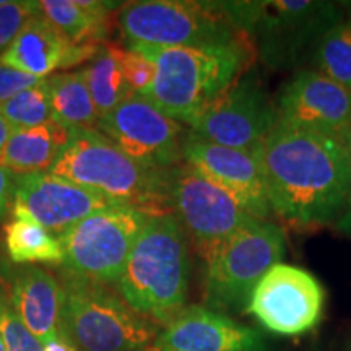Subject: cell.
<instances>
[{"mask_svg":"<svg viewBox=\"0 0 351 351\" xmlns=\"http://www.w3.org/2000/svg\"><path fill=\"white\" fill-rule=\"evenodd\" d=\"M12 306L41 343L62 333L64 288L49 271L25 265L15 271Z\"/></svg>","mask_w":351,"mask_h":351,"instance_id":"obj_18","label":"cell"},{"mask_svg":"<svg viewBox=\"0 0 351 351\" xmlns=\"http://www.w3.org/2000/svg\"><path fill=\"white\" fill-rule=\"evenodd\" d=\"M138 351H163V350H161L160 346H158V345L155 343V345H148V346H145V348L138 350Z\"/></svg>","mask_w":351,"mask_h":351,"instance_id":"obj_35","label":"cell"},{"mask_svg":"<svg viewBox=\"0 0 351 351\" xmlns=\"http://www.w3.org/2000/svg\"><path fill=\"white\" fill-rule=\"evenodd\" d=\"M12 132H13V127L8 124V122L3 119L2 114H0V152H2L3 147H5L8 138H10Z\"/></svg>","mask_w":351,"mask_h":351,"instance_id":"obj_34","label":"cell"},{"mask_svg":"<svg viewBox=\"0 0 351 351\" xmlns=\"http://www.w3.org/2000/svg\"><path fill=\"white\" fill-rule=\"evenodd\" d=\"M189 271L181 223L169 213L160 215L148 219L116 285L135 313L169 324L186 302Z\"/></svg>","mask_w":351,"mask_h":351,"instance_id":"obj_4","label":"cell"},{"mask_svg":"<svg viewBox=\"0 0 351 351\" xmlns=\"http://www.w3.org/2000/svg\"><path fill=\"white\" fill-rule=\"evenodd\" d=\"M0 337L5 351H43L41 341L29 332L3 295H0Z\"/></svg>","mask_w":351,"mask_h":351,"instance_id":"obj_27","label":"cell"},{"mask_svg":"<svg viewBox=\"0 0 351 351\" xmlns=\"http://www.w3.org/2000/svg\"><path fill=\"white\" fill-rule=\"evenodd\" d=\"M52 121L70 130H95L99 116L82 70L47 78Z\"/></svg>","mask_w":351,"mask_h":351,"instance_id":"obj_21","label":"cell"},{"mask_svg":"<svg viewBox=\"0 0 351 351\" xmlns=\"http://www.w3.org/2000/svg\"><path fill=\"white\" fill-rule=\"evenodd\" d=\"M0 351H5V346H3V341H2V337H0Z\"/></svg>","mask_w":351,"mask_h":351,"instance_id":"obj_36","label":"cell"},{"mask_svg":"<svg viewBox=\"0 0 351 351\" xmlns=\"http://www.w3.org/2000/svg\"><path fill=\"white\" fill-rule=\"evenodd\" d=\"M147 57L155 78L143 98L171 119L191 124L252 62L247 41L204 47H161L129 44Z\"/></svg>","mask_w":351,"mask_h":351,"instance_id":"obj_2","label":"cell"},{"mask_svg":"<svg viewBox=\"0 0 351 351\" xmlns=\"http://www.w3.org/2000/svg\"><path fill=\"white\" fill-rule=\"evenodd\" d=\"M345 143H346V150H348V161H350V191H348V200H346L345 212L341 213V217L335 221V228L341 232V234L351 238V122H350L348 134H346L345 137Z\"/></svg>","mask_w":351,"mask_h":351,"instance_id":"obj_31","label":"cell"},{"mask_svg":"<svg viewBox=\"0 0 351 351\" xmlns=\"http://www.w3.org/2000/svg\"><path fill=\"white\" fill-rule=\"evenodd\" d=\"M0 114L13 127V130L54 122L47 78L0 104Z\"/></svg>","mask_w":351,"mask_h":351,"instance_id":"obj_26","label":"cell"},{"mask_svg":"<svg viewBox=\"0 0 351 351\" xmlns=\"http://www.w3.org/2000/svg\"><path fill=\"white\" fill-rule=\"evenodd\" d=\"M72 132L57 122L15 129L0 152V166L13 178L47 173L72 138Z\"/></svg>","mask_w":351,"mask_h":351,"instance_id":"obj_20","label":"cell"},{"mask_svg":"<svg viewBox=\"0 0 351 351\" xmlns=\"http://www.w3.org/2000/svg\"><path fill=\"white\" fill-rule=\"evenodd\" d=\"M245 36L258 44L262 59L270 67L295 62L309 43L337 23L339 10L332 3L309 0H274V2L221 3Z\"/></svg>","mask_w":351,"mask_h":351,"instance_id":"obj_7","label":"cell"},{"mask_svg":"<svg viewBox=\"0 0 351 351\" xmlns=\"http://www.w3.org/2000/svg\"><path fill=\"white\" fill-rule=\"evenodd\" d=\"M43 80H46V78L28 75V73H23L20 70L0 62V104L12 99L13 96L21 93V91L38 85Z\"/></svg>","mask_w":351,"mask_h":351,"instance_id":"obj_30","label":"cell"},{"mask_svg":"<svg viewBox=\"0 0 351 351\" xmlns=\"http://www.w3.org/2000/svg\"><path fill=\"white\" fill-rule=\"evenodd\" d=\"M5 247L15 263H62L60 241L28 218L13 217L5 226Z\"/></svg>","mask_w":351,"mask_h":351,"instance_id":"obj_23","label":"cell"},{"mask_svg":"<svg viewBox=\"0 0 351 351\" xmlns=\"http://www.w3.org/2000/svg\"><path fill=\"white\" fill-rule=\"evenodd\" d=\"M317 72L351 93V20L337 21L317 41Z\"/></svg>","mask_w":351,"mask_h":351,"instance_id":"obj_25","label":"cell"},{"mask_svg":"<svg viewBox=\"0 0 351 351\" xmlns=\"http://www.w3.org/2000/svg\"><path fill=\"white\" fill-rule=\"evenodd\" d=\"M156 345L163 351H267L256 328L200 306L182 309L166 324Z\"/></svg>","mask_w":351,"mask_h":351,"instance_id":"obj_17","label":"cell"},{"mask_svg":"<svg viewBox=\"0 0 351 351\" xmlns=\"http://www.w3.org/2000/svg\"><path fill=\"white\" fill-rule=\"evenodd\" d=\"M41 15L64 34L70 44H95L108 34V16H98L83 8L78 0H43Z\"/></svg>","mask_w":351,"mask_h":351,"instance_id":"obj_24","label":"cell"},{"mask_svg":"<svg viewBox=\"0 0 351 351\" xmlns=\"http://www.w3.org/2000/svg\"><path fill=\"white\" fill-rule=\"evenodd\" d=\"M169 204L202 257L258 219L187 163L169 171Z\"/></svg>","mask_w":351,"mask_h":351,"instance_id":"obj_11","label":"cell"},{"mask_svg":"<svg viewBox=\"0 0 351 351\" xmlns=\"http://www.w3.org/2000/svg\"><path fill=\"white\" fill-rule=\"evenodd\" d=\"M182 156L187 165L226 191L252 217H270V200L256 156L192 137L184 138Z\"/></svg>","mask_w":351,"mask_h":351,"instance_id":"obj_16","label":"cell"},{"mask_svg":"<svg viewBox=\"0 0 351 351\" xmlns=\"http://www.w3.org/2000/svg\"><path fill=\"white\" fill-rule=\"evenodd\" d=\"M13 176L0 166V219L5 217L12 204Z\"/></svg>","mask_w":351,"mask_h":351,"instance_id":"obj_32","label":"cell"},{"mask_svg":"<svg viewBox=\"0 0 351 351\" xmlns=\"http://www.w3.org/2000/svg\"><path fill=\"white\" fill-rule=\"evenodd\" d=\"M119 26L129 44L161 47L223 46L247 41L221 3L143 0L122 7Z\"/></svg>","mask_w":351,"mask_h":351,"instance_id":"obj_5","label":"cell"},{"mask_svg":"<svg viewBox=\"0 0 351 351\" xmlns=\"http://www.w3.org/2000/svg\"><path fill=\"white\" fill-rule=\"evenodd\" d=\"M70 46L64 34L39 13L23 26L0 62L28 75L46 78L54 70L64 69Z\"/></svg>","mask_w":351,"mask_h":351,"instance_id":"obj_19","label":"cell"},{"mask_svg":"<svg viewBox=\"0 0 351 351\" xmlns=\"http://www.w3.org/2000/svg\"><path fill=\"white\" fill-rule=\"evenodd\" d=\"M95 130L147 168L168 171L184 160L179 122L140 95L127 96L114 111L101 117Z\"/></svg>","mask_w":351,"mask_h":351,"instance_id":"obj_13","label":"cell"},{"mask_svg":"<svg viewBox=\"0 0 351 351\" xmlns=\"http://www.w3.org/2000/svg\"><path fill=\"white\" fill-rule=\"evenodd\" d=\"M324 304L326 291L311 271L280 262L256 285L247 311L265 330L298 337L317 327Z\"/></svg>","mask_w":351,"mask_h":351,"instance_id":"obj_12","label":"cell"},{"mask_svg":"<svg viewBox=\"0 0 351 351\" xmlns=\"http://www.w3.org/2000/svg\"><path fill=\"white\" fill-rule=\"evenodd\" d=\"M169 171L137 163L96 130H73L47 173L150 217L169 213Z\"/></svg>","mask_w":351,"mask_h":351,"instance_id":"obj_3","label":"cell"},{"mask_svg":"<svg viewBox=\"0 0 351 351\" xmlns=\"http://www.w3.org/2000/svg\"><path fill=\"white\" fill-rule=\"evenodd\" d=\"M256 160L271 212L298 225H326L345 212L350 161L345 140L276 122Z\"/></svg>","mask_w":351,"mask_h":351,"instance_id":"obj_1","label":"cell"},{"mask_svg":"<svg viewBox=\"0 0 351 351\" xmlns=\"http://www.w3.org/2000/svg\"><path fill=\"white\" fill-rule=\"evenodd\" d=\"M83 77L93 98L96 112L101 117L114 111L127 96L132 95L129 83L125 80L122 65L114 54L112 47L101 49L93 59L82 69Z\"/></svg>","mask_w":351,"mask_h":351,"instance_id":"obj_22","label":"cell"},{"mask_svg":"<svg viewBox=\"0 0 351 351\" xmlns=\"http://www.w3.org/2000/svg\"><path fill=\"white\" fill-rule=\"evenodd\" d=\"M114 54L117 56L122 65L125 80L129 83L132 93L143 96L152 86L153 78H155V67L147 57L138 54L134 49H121V47H112Z\"/></svg>","mask_w":351,"mask_h":351,"instance_id":"obj_29","label":"cell"},{"mask_svg":"<svg viewBox=\"0 0 351 351\" xmlns=\"http://www.w3.org/2000/svg\"><path fill=\"white\" fill-rule=\"evenodd\" d=\"M62 332L83 351H138L158 339L152 320L75 276L64 287Z\"/></svg>","mask_w":351,"mask_h":351,"instance_id":"obj_6","label":"cell"},{"mask_svg":"<svg viewBox=\"0 0 351 351\" xmlns=\"http://www.w3.org/2000/svg\"><path fill=\"white\" fill-rule=\"evenodd\" d=\"M278 117L261 77L249 70L195 117L189 137L257 155Z\"/></svg>","mask_w":351,"mask_h":351,"instance_id":"obj_10","label":"cell"},{"mask_svg":"<svg viewBox=\"0 0 351 351\" xmlns=\"http://www.w3.org/2000/svg\"><path fill=\"white\" fill-rule=\"evenodd\" d=\"M285 232L275 223L256 219L213 249L205 261V300L212 306L239 309L256 285L282 262Z\"/></svg>","mask_w":351,"mask_h":351,"instance_id":"obj_9","label":"cell"},{"mask_svg":"<svg viewBox=\"0 0 351 351\" xmlns=\"http://www.w3.org/2000/svg\"><path fill=\"white\" fill-rule=\"evenodd\" d=\"M282 124L345 140L351 122V93L317 70H301L276 101Z\"/></svg>","mask_w":351,"mask_h":351,"instance_id":"obj_15","label":"cell"},{"mask_svg":"<svg viewBox=\"0 0 351 351\" xmlns=\"http://www.w3.org/2000/svg\"><path fill=\"white\" fill-rule=\"evenodd\" d=\"M150 218L130 205H112L82 219L59 238L65 269L90 283H117Z\"/></svg>","mask_w":351,"mask_h":351,"instance_id":"obj_8","label":"cell"},{"mask_svg":"<svg viewBox=\"0 0 351 351\" xmlns=\"http://www.w3.org/2000/svg\"><path fill=\"white\" fill-rule=\"evenodd\" d=\"M43 351H78V348H75V343L62 332L56 339L43 343Z\"/></svg>","mask_w":351,"mask_h":351,"instance_id":"obj_33","label":"cell"},{"mask_svg":"<svg viewBox=\"0 0 351 351\" xmlns=\"http://www.w3.org/2000/svg\"><path fill=\"white\" fill-rule=\"evenodd\" d=\"M112 205L121 204L51 173L13 178V217L32 219L57 239L82 219Z\"/></svg>","mask_w":351,"mask_h":351,"instance_id":"obj_14","label":"cell"},{"mask_svg":"<svg viewBox=\"0 0 351 351\" xmlns=\"http://www.w3.org/2000/svg\"><path fill=\"white\" fill-rule=\"evenodd\" d=\"M41 13L34 0H0V57L5 52L23 26Z\"/></svg>","mask_w":351,"mask_h":351,"instance_id":"obj_28","label":"cell"}]
</instances>
